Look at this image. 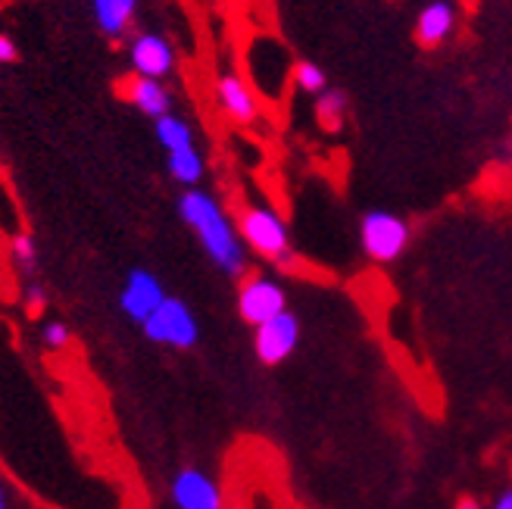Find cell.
Segmentation results:
<instances>
[{
	"label": "cell",
	"instance_id": "cell-1",
	"mask_svg": "<svg viewBox=\"0 0 512 509\" xmlns=\"http://www.w3.org/2000/svg\"><path fill=\"white\" fill-rule=\"evenodd\" d=\"M178 216L197 235L200 247L207 250V257L225 272V275H241L247 269V247L238 235V225L228 219L222 203L200 191V188H185L178 197Z\"/></svg>",
	"mask_w": 512,
	"mask_h": 509
},
{
	"label": "cell",
	"instance_id": "cell-2",
	"mask_svg": "<svg viewBox=\"0 0 512 509\" xmlns=\"http://www.w3.org/2000/svg\"><path fill=\"white\" fill-rule=\"evenodd\" d=\"M238 235L256 257L281 266L291 260V232L272 207H244L238 216Z\"/></svg>",
	"mask_w": 512,
	"mask_h": 509
},
{
	"label": "cell",
	"instance_id": "cell-3",
	"mask_svg": "<svg viewBox=\"0 0 512 509\" xmlns=\"http://www.w3.org/2000/svg\"><path fill=\"white\" fill-rule=\"evenodd\" d=\"M144 335L153 344H166L175 350H188L200 341V325L191 307L178 297H166L157 310L144 319Z\"/></svg>",
	"mask_w": 512,
	"mask_h": 509
},
{
	"label": "cell",
	"instance_id": "cell-4",
	"mask_svg": "<svg viewBox=\"0 0 512 509\" xmlns=\"http://www.w3.org/2000/svg\"><path fill=\"white\" fill-rule=\"evenodd\" d=\"M360 244L375 263H394L409 247V225L397 213L369 210L360 222Z\"/></svg>",
	"mask_w": 512,
	"mask_h": 509
},
{
	"label": "cell",
	"instance_id": "cell-5",
	"mask_svg": "<svg viewBox=\"0 0 512 509\" xmlns=\"http://www.w3.org/2000/svg\"><path fill=\"white\" fill-rule=\"evenodd\" d=\"M288 310V294L269 275H250L238 291V313L247 325H263Z\"/></svg>",
	"mask_w": 512,
	"mask_h": 509
},
{
	"label": "cell",
	"instance_id": "cell-6",
	"mask_svg": "<svg viewBox=\"0 0 512 509\" xmlns=\"http://www.w3.org/2000/svg\"><path fill=\"white\" fill-rule=\"evenodd\" d=\"M297 344H300V319L291 310L278 313L275 319H269L263 325H256L253 350H256V356H260L263 366L285 363L288 356L297 350Z\"/></svg>",
	"mask_w": 512,
	"mask_h": 509
},
{
	"label": "cell",
	"instance_id": "cell-7",
	"mask_svg": "<svg viewBox=\"0 0 512 509\" xmlns=\"http://www.w3.org/2000/svg\"><path fill=\"white\" fill-rule=\"evenodd\" d=\"M166 297L169 294H166L163 282L150 269H132L125 275V285L119 291V307L132 322L144 325V319L157 310Z\"/></svg>",
	"mask_w": 512,
	"mask_h": 509
},
{
	"label": "cell",
	"instance_id": "cell-8",
	"mask_svg": "<svg viewBox=\"0 0 512 509\" xmlns=\"http://www.w3.org/2000/svg\"><path fill=\"white\" fill-rule=\"evenodd\" d=\"M128 63L141 79H166L175 69V47L157 32H141L128 44Z\"/></svg>",
	"mask_w": 512,
	"mask_h": 509
},
{
	"label": "cell",
	"instance_id": "cell-9",
	"mask_svg": "<svg viewBox=\"0 0 512 509\" xmlns=\"http://www.w3.org/2000/svg\"><path fill=\"white\" fill-rule=\"evenodd\" d=\"M169 497L178 509H222V491L200 469H182L172 478Z\"/></svg>",
	"mask_w": 512,
	"mask_h": 509
},
{
	"label": "cell",
	"instance_id": "cell-10",
	"mask_svg": "<svg viewBox=\"0 0 512 509\" xmlns=\"http://www.w3.org/2000/svg\"><path fill=\"white\" fill-rule=\"evenodd\" d=\"M216 104L238 125H250V122H256V116H260V100H256L253 88L238 72H222L216 79Z\"/></svg>",
	"mask_w": 512,
	"mask_h": 509
},
{
	"label": "cell",
	"instance_id": "cell-11",
	"mask_svg": "<svg viewBox=\"0 0 512 509\" xmlns=\"http://www.w3.org/2000/svg\"><path fill=\"white\" fill-rule=\"evenodd\" d=\"M456 22H459V13L450 0H431L416 19V41L422 47H441L456 32Z\"/></svg>",
	"mask_w": 512,
	"mask_h": 509
},
{
	"label": "cell",
	"instance_id": "cell-12",
	"mask_svg": "<svg viewBox=\"0 0 512 509\" xmlns=\"http://www.w3.org/2000/svg\"><path fill=\"white\" fill-rule=\"evenodd\" d=\"M128 100L153 122L172 113V94L160 79H141V75H135V79L128 82Z\"/></svg>",
	"mask_w": 512,
	"mask_h": 509
},
{
	"label": "cell",
	"instance_id": "cell-13",
	"mask_svg": "<svg viewBox=\"0 0 512 509\" xmlns=\"http://www.w3.org/2000/svg\"><path fill=\"white\" fill-rule=\"evenodd\" d=\"M91 10H94L97 29L116 41L125 35L128 25H132L138 0H91Z\"/></svg>",
	"mask_w": 512,
	"mask_h": 509
},
{
	"label": "cell",
	"instance_id": "cell-14",
	"mask_svg": "<svg viewBox=\"0 0 512 509\" xmlns=\"http://www.w3.org/2000/svg\"><path fill=\"white\" fill-rule=\"evenodd\" d=\"M166 169L178 185L197 188L203 172H207V163H203V154L197 147H185V150H172V154H166Z\"/></svg>",
	"mask_w": 512,
	"mask_h": 509
},
{
	"label": "cell",
	"instance_id": "cell-15",
	"mask_svg": "<svg viewBox=\"0 0 512 509\" xmlns=\"http://www.w3.org/2000/svg\"><path fill=\"white\" fill-rule=\"evenodd\" d=\"M153 135H157L160 147L166 150V154H172V150H185V147H194V129L191 122L175 116V113H166L160 116L157 122H153Z\"/></svg>",
	"mask_w": 512,
	"mask_h": 509
},
{
	"label": "cell",
	"instance_id": "cell-16",
	"mask_svg": "<svg viewBox=\"0 0 512 509\" xmlns=\"http://www.w3.org/2000/svg\"><path fill=\"white\" fill-rule=\"evenodd\" d=\"M347 116V94L344 91H322L316 100V119L322 129L338 132Z\"/></svg>",
	"mask_w": 512,
	"mask_h": 509
},
{
	"label": "cell",
	"instance_id": "cell-17",
	"mask_svg": "<svg viewBox=\"0 0 512 509\" xmlns=\"http://www.w3.org/2000/svg\"><path fill=\"white\" fill-rule=\"evenodd\" d=\"M291 79H294V85H297L303 94L319 97L322 91H328V75H325V69H322L319 63H313V60H300V63H294Z\"/></svg>",
	"mask_w": 512,
	"mask_h": 509
},
{
	"label": "cell",
	"instance_id": "cell-18",
	"mask_svg": "<svg viewBox=\"0 0 512 509\" xmlns=\"http://www.w3.org/2000/svg\"><path fill=\"white\" fill-rule=\"evenodd\" d=\"M13 260L19 269L25 272H35V263H38V247H35V238L32 235H16L13 241Z\"/></svg>",
	"mask_w": 512,
	"mask_h": 509
},
{
	"label": "cell",
	"instance_id": "cell-19",
	"mask_svg": "<svg viewBox=\"0 0 512 509\" xmlns=\"http://www.w3.org/2000/svg\"><path fill=\"white\" fill-rule=\"evenodd\" d=\"M41 338H44V344L50 347V350H63L66 344H69V325L66 322H47L44 328H41Z\"/></svg>",
	"mask_w": 512,
	"mask_h": 509
},
{
	"label": "cell",
	"instance_id": "cell-20",
	"mask_svg": "<svg viewBox=\"0 0 512 509\" xmlns=\"http://www.w3.org/2000/svg\"><path fill=\"white\" fill-rule=\"evenodd\" d=\"M47 307V294L41 285H29L25 288V310H29V316H41Z\"/></svg>",
	"mask_w": 512,
	"mask_h": 509
},
{
	"label": "cell",
	"instance_id": "cell-21",
	"mask_svg": "<svg viewBox=\"0 0 512 509\" xmlns=\"http://www.w3.org/2000/svg\"><path fill=\"white\" fill-rule=\"evenodd\" d=\"M19 60V47L10 35H0V63H16Z\"/></svg>",
	"mask_w": 512,
	"mask_h": 509
},
{
	"label": "cell",
	"instance_id": "cell-22",
	"mask_svg": "<svg viewBox=\"0 0 512 509\" xmlns=\"http://www.w3.org/2000/svg\"><path fill=\"white\" fill-rule=\"evenodd\" d=\"M491 509H512V488H506V491H500V494L494 497V503H491Z\"/></svg>",
	"mask_w": 512,
	"mask_h": 509
},
{
	"label": "cell",
	"instance_id": "cell-23",
	"mask_svg": "<svg viewBox=\"0 0 512 509\" xmlns=\"http://www.w3.org/2000/svg\"><path fill=\"white\" fill-rule=\"evenodd\" d=\"M456 509H484V506H481V503H478L475 497H463V500L456 503Z\"/></svg>",
	"mask_w": 512,
	"mask_h": 509
},
{
	"label": "cell",
	"instance_id": "cell-24",
	"mask_svg": "<svg viewBox=\"0 0 512 509\" xmlns=\"http://www.w3.org/2000/svg\"><path fill=\"white\" fill-rule=\"evenodd\" d=\"M0 509H7V497H4V488H0Z\"/></svg>",
	"mask_w": 512,
	"mask_h": 509
}]
</instances>
